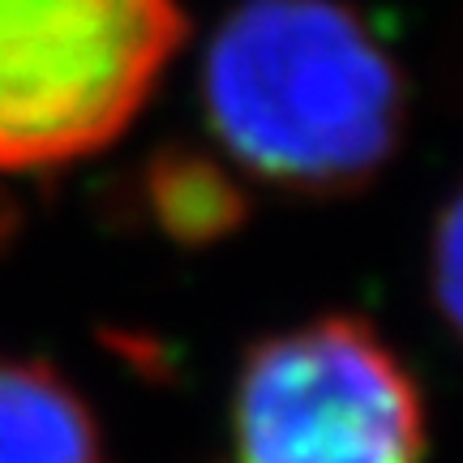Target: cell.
Masks as SVG:
<instances>
[{
    "instance_id": "cell-4",
    "label": "cell",
    "mask_w": 463,
    "mask_h": 463,
    "mask_svg": "<svg viewBox=\"0 0 463 463\" xmlns=\"http://www.w3.org/2000/svg\"><path fill=\"white\" fill-rule=\"evenodd\" d=\"M0 463H108L95 412L48 364L0 356Z\"/></svg>"
},
{
    "instance_id": "cell-1",
    "label": "cell",
    "mask_w": 463,
    "mask_h": 463,
    "mask_svg": "<svg viewBox=\"0 0 463 463\" xmlns=\"http://www.w3.org/2000/svg\"><path fill=\"white\" fill-rule=\"evenodd\" d=\"M202 112L249 181L292 198H344L395 159L408 86L356 9L241 0L211 34Z\"/></svg>"
},
{
    "instance_id": "cell-3",
    "label": "cell",
    "mask_w": 463,
    "mask_h": 463,
    "mask_svg": "<svg viewBox=\"0 0 463 463\" xmlns=\"http://www.w3.org/2000/svg\"><path fill=\"white\" fill-rule=\"evenodd\" d=\"M425 399L369 322L326 314L241 361L232 463H425Z\"/></svg>"
},
{
    "instance_id": "cell-6",
    "label": "cell",
    "mask_w": 463,
    "mask_h": 463,
    "mask_svg": "<svg viewBox=\"0 0 463 463\" xmlns=\"http://www.w3.org/2000/svg\"><path fill=\"white\" fill-rule=\"evenodd\" d=\"M430 288L438 314L447 317L450 335L463 344V184L450 194L430 241Z\"/></svg>"
},
{
    "instance_id": "cell-2",
    "label": "cell",
    "mask_w": 463,
    "mask_h": 463,
    "mask_svg": "<svg viewBox=\"0 0 463 463\" xmlns=\"http://www.w3.org/2000/svg\"><path fill=\"white\" fill-rule=\"evenodd\" d=\"M184 31V0H0V172H48L116 142Z\"/></svg>"
},
{
    "instance_id": "cell-5",
    "label": "cell",
    "mask_w": 463,
    "mask_h": 463,
    "mask_svg": "<svg viewBox=\"0 0 463 463\" xmlns=\"http://www.w3.org/2000/svg\"><path fill=\"white\" fill-rule=\"evenodd\" d=\"M150 198H155V211L167 223V232L194 236V241L219 236V232L236 228V219H241L236 184L223 181L219 172H211L198 159H184V155L155 167Z\"/></svg>"
}]
</instances>
